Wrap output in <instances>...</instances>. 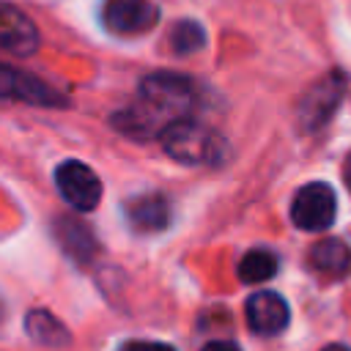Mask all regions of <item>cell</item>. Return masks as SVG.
<instances>
[{
	"label": "cell",
	"mask_w": 351,
	"mask_h": 351,
	"mask_svg": "<svg viewBox=\"0 0 351 351\" xmlns=\"http://www.w3.org/2000/svg\"><path fill=\"white\" fill-rule=\"evenodd\" d=\"M324 351H351V348H346V346H326Z\"/></svg>",
	"instance_id": "19"
},
{
	"label": "cell",
	"mask_w": 351,
	"mask_h": 351,
	"mask_svg": "<svg viewBox=\"0 0 351 351\" xmlns=\"http://www.w3.org/2000/svg\"><path fill=\"white\" fill-rule=\"evenodd\" d=\"M203 351H241V348L230 340H211V343L203 346Z\"/></svg>",
	"instance_id": "17"
},
{
	"label": "cell",
	"mask_w": 351,
	"mask_h": 351,
	"mask_svg": "<svg viewBox=\"0 0 351 351\" xmlns=\"http://www.w3.org/2000/svg\"><path fill=\"white\" fill-rule=\"evenodd\" d=\"M197 101L195 82L184 74L173 71H156L143 77L137 90V104L115 115V126L126 134L145 137L151 134L162 121H173L186 115Z\"/></svg>",
	"instance_id": "1"
},
{
	"label": "cell",
	"mask_w": 351,
	"mask_h": 351,
	"mask_svg": "<svg viewBox=\"0 0 351 351\" xmlns=\"http://www.w3.org/2000/svg\"><path fill=\"white\" fill-rule=\"evenodd\" d=\"M340 96H343V74H329L326 80H321L302 101V110H299L302 123L307 129L326 123V118L335 112Z\"/></svg>",
	"instance_id": "10"
},
{
	"label": "cell",
	"mask_w": 351,
	"mask_h": 351,
	"mask_svg": "<svg viewBox=\"0 0 351 351\" xmlns=\"http://www.w3.org/2000/svg\"><path fill=\"white\" fill-rule=\"evenodd\" d=\"M159 143L165 154L181 165H208L222 154V137L195 121V118H173L159 129Z\"/></svg>",
	"instance_id": "2"
},
{
	"label": "cell",
	"mask_w": 351,
	"mask_h": 351,
	"mask_svg": "<svg viewBox=\"0 0 351 351\" xmlns=\"http://www.w3.org/2000/svg\"><path fill=\"white\" fill-rule=\"evenodd\" d=\"M55 184L63 200L77 211H93L101 200V181L99 176L77 159H66L55 167Z\"/></svg>",
	"instance_id": "4"
},
{
	"label": "cell",
	"mask_w": 351,
	"mask_h": 351,
	"mask_svg": "<svg viewBox=\"0 0 351 351\" xmlns=\"http://www.w3.org/2000/svg\"><path fill=\"white\" fill-rule=\"evenodd\" d=\"M343 178H346V186H348V192H351V156L346 159V167H343Z\"/></svg>",
	"instance_id": "18"
},
{
	"label": "cell",
	"mask_w": 351,
	"mask_h": 351,
	"mask_svg": "<svg viewBox=\"0 0 351 351\" xmlns=\"http://www.w3.org/2000/svg\"><path fill=\"white\" fill-rule=\"evenodd\" d=\"M121 351H173L165 343H154V340H129L121 346Z\"/></svg>",
	"instance_id": "16"
},
{
	"label": "cell",
	"mask_w": 351,
	"mask_h": 351,
	"mask_svg": "<svg viewBox=\"0 0 351 351\" xmlns=\"http://www.w3.org/2000/svg\"><path fill=\"white\" fill-rule=\"evenodd\" d=\"M170 47L178 52V55H189V52H197L206 47V33L197 22H176L173 30H170Z\"/></svg>",
	"instance_id": "15"
},
{
	"label": "cell",
	"mask_w": 351,
	"mask_h": 351,
	"mask_svg": "<svg viewBox=\"0 0 351 351\" xmlns=\"http://www.w3.org/2000/svg\"><path fill=\"white\" fill-rule=\"evenodd\" d=\"M0 99H16V101H27V104H47V107L63 104V99L55 88H49L38 77H30V74L16 71L3 63H0Z\"/></svg>",
	"instance_id": "6"
},
{
	"label": "cell",
	"mask_w": 351,
	"mask_h": 351,
	"mask_svg": "<svg viewBox=\"0 0 351 351\" xmlns=\"http://www.w3.org/2000/svg\"><path fill=\"white\" fill-rule=\"evenodd\" d=\"M101 22L115 36H140L159 22V8L148 0H107L101 5Z\"/></svg>",
	"instance_id": "5"
},
{
	"label": "cell",
	"mask_w": 351,
	"mask_h": 351,
	"mask_svg": "<svg viewBox=\"0 0 351 351\" xmlns=\"http://www.w3.org/2000/svg\"><path fill=\"white\" fill-rule=\"evenodd\" d=\"M38 47V30L36 25L8 3H0V49L11 55H33Z\"/></svg>",
	"instance_id": "7"
},
{
	"label": "cell",
	"mask_w": 351,
	"mask_h": 351,
	"mask_svg": "<svg viewBox=\"0 0 351 351\" xmlns=\"http://www.w3.org/2000/svg\"><path fill=\"white\" fill-rule=\"evenodd\" d=\"M25 329H27V335L36 340V343H41V346H49V348H60V346H69V332H66V326L49 313V310H41V307H36V310H30L27 315H25Z\"/></svg>",
	"instance_id": "12"
},
{
	"label": "cell",
	"mask_w": 351,
	"mask_h": 351,
	"mask_svg": "<svg viewBox=\"0 0 351 351\" xmlns=\"http://www.w3.org/2000/svg\"><path fill=\"white\" fill-rule=\"evenodd\" d=\"M335 214H337V197L329 184L310 181L302 189H296L291 203V222L299 230L318 233L335 222Z\"/></svg>",
	"instance_id": "3"
},
{
	"label": "cell",
	"mask_w": 351,
	"mask_h": 351,
	"mask_svg": "<svg viewBox=\"0 0 351 351\" xmlns=\"http://www.w3.org/2000/svg\"><path fill=\"white\" fill-rule=\"evenodd\" d=\"M288 302L274 291H255L247 299V321L258 335H277L288 326Z\"/></svg>",
	"instance_id": "8"
},
{
	"label": "cell",
	"mask_w": 351,
	"mask_h": 351,
	"mask_svg": "<svg viewBox=\"0 0 351 351\" xmlns=\"http://www.w3.org/2000/svg\"><path fill=\"white\" fill-rule=\"evenodd\" d=\"M274 271H277V258L269 250H250L239 261V280L247 285H261V282L271 280Z\"/></svg>",
	"instance_id": "13"
},
{
	"label": "cell",
	"mask_w": 351,
	"mask_h": 351,
	"mask_svg": "<svg viewBox=\"0 0 351 351\" xmlns=\"http://www.w3.org/2000/svg\"><path fill=\"white\" fill-rule=\"evenodd\" d=\"M310 263L321 274L340 277L351 269V247L340 239H324L310 250Z\"/></svg>",
	"instance_id": "11"
},
{
	"label": "cell",
	"mask_w": 351,
	"mask_h": 351,
	"mask_svg": "<svg viewBox=\"0 0 351 351\" xmlns=\"http://www.w3.org/2000/svg\"><path fill=\"white\" fill-rule=\"evenodd\" d=\"M58 236H60L63 247H66L74 258H80V261H85V258L93 252V236H90V230H88L85 225H80V222H71V219L63 217V222L58 225Z\"/></svg>",
	"instance_id": "14"
},
{
	"label": "cell",
	"mask_w": 351,
	"mask_h": 351,
	"mask_svg": "<svg viewBox=\"0 0 351 351\" xmlns=\"http://www.w3.org/2000/svg\"><path fill=\"white\" fill-rule=\"evenodd\" d=\"M123 214H126V222L137 233H159V230H165L170 225L173 208H170V200L165 195L151 192V195L132 197L123 206Z\"/></svg>",
	"instance_id": "9"
}]
</instances>
